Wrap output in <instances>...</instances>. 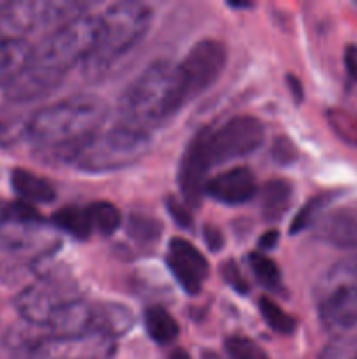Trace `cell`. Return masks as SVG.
Wrapping results in <instances>:
<instances>
[{
	"mask_svg": "<svg viewBox=\"0 0 357 359\" xmlns=\"http://www.w3.org/2000/svg\"><path fill=\"white\" fill-rule=\"evenodd\" d=\"M108 107L97 95H74L31 114L27 139L41 156L65 161L74 149L104 128Z\"/></svg>",
	"mask_w": 357,
	"mask_h": 359,
	"instance_id": "1",
	"label": "cell"
},
{
	"mask_svg": "<svg viewBox=\"0 0 357 359\" xmlns=\"http://www.w3.org/2000/svg\"><path fill=\"white\" fill-rule=\"evenodd\" d=\"M188 102L178 63L156 60L147 65L122 91L118 123L153 135Z\"/></svg>",
	"mask_w": 357,
	"mask_h": 359,
	"instance_id": "2",
	"label": "cell"
},
{
	"mask_svg": "<svg viewBox=\"0 0 357 359\" xmlns=\"http://www.w3.org/2000/svg\"><path fill=\"white\" fill-rule=\"evenodd\" d=\"M100 34L93 53L83 63L88 76L107 72L142 42L150 28L153 9L142 2H115L100 14Z\"/></svg>",
	"mask_w": 357,
	"mask_h": 359,
	"instance_id": "3",
	"label": "cell"
},
{
	"mask_svg": "<svg viewBox=\"0 0 357 359\" xmlns=\"http://www.w3.org/2000/svg\"><path fill=\"white\" fill-rule=\"evenodd\" d=\"M100 34V18L83 14L55 28L37 48L28 67L62 83L72 67L84 63L93 53Z\"/></svg>",
	"mask_w": 357,
	"mask_h": 359,
	"instance_id": "4",
	"label": "cell"
},
{
	"mask_svg": "<svg viewBox=\"0 0 357 359\" xmlns=\"http://www.w3.org/2000/svg\"><path fill=\"white\" fill-rule=\"evenodd\" d=\"M150 135L115 121L74 149L63 163L88 174H107L136 163L149 149Z\"/></svg>",
	"mask_w": 357,
	"mask_h": 359,
	"instance_id": "5",
	"label": "cell"
},
{
	"mask_svg": "<svg viewBox=\"0 0 357 359\" xmlns=\"http://www.w3.org/2000/svg\"><path fill=\"white\" fill-rule=\"evenodd\" d=\"M317 312L329 333L357 326V256L336 262L317 284Z\"/></svg>",
	"mask_w": 357,
	"mask_h": 359,
	"instance_id": "6",
	"label": "cell"
},
{
	"mask_svg": "<svg viewBox=\"0 0 357 359\" xmlns=\"http://www.w3.org/2000/svg\"><path fill=\"white\" fill-rule=\"evenodd\" d=\"M34 269L38 279L20 291L14 305L23 323L46 328L56 309L76 298V294L69 280L59 279L52 272V266L48 265L46 256L35 262Z\"/></svg>",
	"mask_w": 357,
	"mask_h": 359,
	"instance_id": "7",
	"label": "cell"
},
{
	"mask_svg": "<svg viewBox=\"0 0 357 359\" xmlns=\"http://www.w3.org/2000/svg\"><path fill=\"white\" fill-rule=\"evenodd\" d=\"M55 235L42 223L34 205L24 202L7 203L0 210V248L10 252L37 251L51 255Z\"/></svg>",
	"mask_w": 357,
	"mask_h": 359,
	"instance_id": "8",
	"label": "cell"
},
{
	"mask_svg": "<svg viewBox=\"0 0 357 359\" xmlns=\"http://www.w3.org/2000/svg\"><path fill=\"white\" fill-rule=\"evenodd\" d=\"M265 126L252 116H237L227 119L219 128H209L206 146L212 167L251 156L262 146Z\"/></svg>",
	"mask_w": 357,
	"mask_h": 359,
	"instance_id": "9",
	"label": "cell"
},
{
	"mask_svg": "<svg viewBox=\"0 0 357 359\" xmlns=\"http://www.w3.org/2000/svg\"><path fill=\"white\" fill-rule=\"evenodd\" d=\"M227 62V49L217 39H202L184 56L178 69L184 81L188 102L200 97L217 83Z\"/></svg>",
	"mask_w": 357,
	"mask_h": 359,
	"instance_id": "10",
	"label": "cell"
},
{
	"mask_svg": "<svg viewBox=\"0 0 357 359\" xmlns=\"http://www.w3.org/2000/svg\"><path fill=\"white\" fill-rule=\"evenodd\" d=\"M206 133L209 128H202L195 133L182 154L178 167V186L188 205H196L205 195L209 172L214 168L209 156Z\"/></svg>",
	"mask_w": 357,
	"mask_h": 359,
	"instance_id": "11",
	"label": "cell"
},
{
	"mask_svg": "<svg viewBox=\"0 0 357 359\" xmlns=\"http://www.w3.org/2000/svg\"><path fill=\"white\" fill-rule=\"evenodd\" d=\"M167 265L178 286L189 294H198L209 277V262L186 238H172L168 244Z\"/></svg>",
	"mask_w": 357,
	"mask_h": 359,
	"instance_id": "12",
	"label": "cell"
},
{
	"mask_svg": "<svg viewBox=\"0 0 357 359\" xmlns=\"http://www.w3.org/2000/svg\"><path fill=\"white\" fill-rule=\"evenodd\" d=\"M93 302H86L76 297L56 309L46 330L52 339L77 340L97 337L93 332Z\"/></svg>",
	"mask_w": 357,
	"mask_h": 359,
	"instance_id": "13",
	"label": "cell"
},
{
	"mask_svg": "<svg viewBox=\"0 0 357 359\" xmlns=\"http://www.w3.org/2000/svg\"><path fill=\"white\" fill-rule=\"evenodd\" d=\"M44 27H48L46 2H41V0L6 2L0 9V41L2 39L27 41L24 39L27 35Z\"/></svg>",
	"mask_w": 357,
	"mask_h": 359,
	"instance_id": "14",
	"label": "cell"
},
{
	"mask_svg": "<svg viewBox=\"0 0 357 359\" xmlns=\"http://www.w3.org/2000/svg\"><path fill=\"white\" fill-rule=\"evenodd\" d=\"M258 193L254 174L245 167H234L209 179L205 195L224 205H241L252 200Z\"/></svg>",
	"mask_w": 357,
	"mask_h": 359,
	"instance_id": "15",
	"label": "cell"
},
{
	"mask_svg": "<svg viewBox=\"0 0 357 359\" xmlns=\"http://www.w3.org/2000/svg\"><path fill=\"white\" fill-rule=\"evenodd\" d=\"M318 238L338 249L357 251V203L324 212L315 224Z\"/></svg>",
	"mask_w": 357,
	"mask_h": 359,
	"instance_id": "16",
	"label": "cell"
},
{
	"mask_svg": "<svg viewBox=\"0 0 357 359\" xmlns=\"http://www.w3.org/2000/svg\"><path fill=\"white\" fill-rule=\"evenodd\" d=\"M135 325L132 309L118 302H97L93 316V332L100 339L111 340L126 335Z\"/></svg>",
	"mask_w": 357,
	"mask_h": 359,
	"instance_id": "17",
	"label": "cell"
},
{
	"mask_svg": "<svg viewBox=\"0 0 357 359\" xmlns=\"http://www.w3.org/2000/svg\"><path fill=\"white\" fill-rule=\"evenodd\" d=\"M34 48L27 41L2 39L0 41V88H7L28 67Z\"/></svg>",
	"mask_w": 357,
	"mask_h": 359,
	"instance_id": "18",
	"label": "cell"
},
{
	"mask_svg": "<svg viewBox=\"0 0 357 359\" xmlns=\"http://www.w3.org/2000/svg\"><path fill=\"white\" fill-rule=\"evenodd\" d=\"M10 184L21 202L24 203H51L56 198V189L52 188L48 179L34 174V172L16 168L10 174Z\"/></svg>",
	"mask_w": 357,
	"mask_h": 359,
	"instance_id": "19",
	"label": "cell"
},
{
	"mask_svg": "<svg viewBox=\"0 0 357 359\" xmlns=\"http://www.w3.org/2000/svg\"><path fill=\"white\" fill-rule=\"evenodd\" d=\"M293 202V188L287 181L272 179L261 189V210L262 217L268 223H276L289 210Z\"/></svg>",
	"mask_w": 357,
	"mask_h": 359,
	"instance_id": "20",
	"label": "cell"
},
{
	"mask_svg": "<svg viewBox=\"0 0 357 359\" xmlns=\"http://www.w3.org/2000/svg\"><path fill=\"white\" fill-rule=\"evenodd\" d=\"M144 326H146L147 335L150 340H154L160 346H168L177 340L178 332V323L175 321L174 316L167 311V309L154 305V307L146 309L144 312Z\"/></svg>",
	"mask_w": 357,
	"mask_h": 359,
	"instance_id": "21",
	"label": "cell"
},
{
	"mask_svg": "<svg viewBox=\"0 0 357 359\" xmlns=\"http://www.w3.org/2000/svg\"><path fill=\"white\" fill-rule=\"evenodd\" d=\"M27 105L9 102L4 109H0V144L10 146L20 139H27L28 123L34 112L27 114Z\"/></svg>",
	"mask_w": 357,
	"mask_h": 359,
	"instance_id": "22",
	"label": "cell"
},
{
	"mask_svg": "<svg viewBox=\"0 0 357 359\" xmlns=\"http://www.w3.org/2000/svg\"><path fill=\"white\" fill-rule=\"evenodd\" d=\"M52 226H55L56 230L65 231L66 235L77 238V241H86V238H90L91 233H93V226H91L88 207H63V209H59L58 212L52 216Z\"/></svg>",
	"mask_w": 357,
	"mask_h": 359,
	"instance_id": "23",
	"label": "cell"
},
{
	"mask_svg": "<svg viewBox=\"0 0 357 359\" xmlns=\"http://www.w3.org/2000/svg\"><path fill=\"white\" fill-rule=\"evenodd\" d=\"M88 212H90L93 231L104 235V237H111L121 226V212L111 202L100 200V202L90 203L88 205Z\"/></svg>",
	"mask_w": 357,
	"mask_h": 359,
	"instance_id": "24",
	"label": "cell"
},
{
	"mask_svg": "<svg viewBox=\"0 0 357 359\" xmlns=\"http://www.w3.org/2000/svg\"><path fill=\"white\" fill-rule=\"evenodd\" d=\"M248 263H251L254 277L266 287V290H282V273H280L279 265H276L270 256H266L265 252H252V255L248 256Z\"/></svg>",
	"mask_w": 357,
	"mask_h": 359,
	"instance_id": "25",
	"label": "cell"
},
{
	"mask_svg": "<svg viewBox=\"0 0 357 359\" xmlns=\"http://www.w3.org/2000/svg\"><path fill=\"white\" fill-rule=\"evenodd\" d=\"M332 196L331 195H317L314 198L308 200L303 207L300 209V212L294 216L293 223H290L289 233L296 235L300 231H303L304 228H310L317 224V221L324 216V210L328 209L329 203H331Z\"/></svg>",
	"mask_w": 357,
	"mask_h": 359,
	"instance_id": "26",
	"label": "cell"
},
{
	"mask_svg": "<svg viewBox=\"0 0 357 359\" xmlns=\"http://www.w3.org/2000/svg\"><path fill=\"white\" fill-rule=\"evenodd\" d=\"M259 311H261V316L273 332L280 333V335H290L296 330V319L290 314H287L272 298L262 297L259 300Z\"/></svg>",
	"mask_w": 357,
	"mask_h": 359,
	"instance_id": "27",
	"label": "cell"
},
{
	"mask_svg": "<svg viewBox=\"0 0 357 359\" xmlns=\"http://www.w3.org/2000/svg\"><path fill=\"white\" fill-rule=\"evenodd\" d=\"M328 123L343 142L357 146V116L345 109H329Z\"/></svg>",
	"mask_w": 357,
	"mask_h": 359,
	"instance_id": "28",
	"label": "cell"
},
{
	"mask_svg": "<svg viewBox=\"0 0 357 359\" xmlns=\"http://www.w3.org/2000/svg\"><path fill=\"white\" fill-rule=\"evenodd\" d=\"M224 346L231 359H270L254 340L245 337H230Z\"/></svg>",
	"mask_w": 357,
	"mask_h": 359,
	"instance_id": "29",
	"label": "cell"
},
{
	"mask_svg": "<svg viewBox=\"0 0 357 359\" xmlns=\"http://www.w3.org/2000/svg\"><path fill=\"white\" fill-rule=\"evenodd\" d=\"M321 359H357V337H338L322 351Z\"/></svg>",
	"mask_w": 357,
	"mask_h": 359,
	"instance_id": "30",
	"label": "cell"
},
{
	"mask_svg": "<svg viewBox=\"0 0 357 359\" xmlns=\"http://www.w3.org/2000/svg\"><path fill=\"white\" fill-rule=\"evenodd\" d=\"M128 230L135 241L150 242L156 241V238L160 237V224H158L156 221L149 219V217L133 216L132 221H130Z\"/></svg>",
	"mask_w": 357,
	"mask_h": 359,
	"instance_id": "31",
	"label": "cell"
},
{
	"mask_svg": "<svg viewBox=\"0 0 357 359\" xmlns=\"http://www.w3.org/2000/svg\"><path fill=\"white\" fill-rule=\"evenodd\" d=\"M223 277L224 280H226L227 284H230L231 287H233L234 291H238V293H247L248 291V284L247 280L244 279V276H241L240 269H238V265L234 262H226L223 265Z\"/></svg>",
	"mask_w": 357,
	"mask_h": 359,
	"instance_id": "32",
	"label": "cell"
},
{
	"mask_svg": "<svg viewBox=\"0 0 357 359\" xmlns=\"http://www.w3.org/2000/svg\"><path fill=\"white\" fill-rule=\"evenodd\" d=\"M273 158L276 161H280V163H293L298 158V151L289 139L282 137V139H275V144H273Z\"/></svg>",
	"mask_w": 357,
	"mask_h": 359,
	"instance_id": "33",
	"label": "cell"
},
{
	"mask_svg": "<svg viewBox=\"0 0 357 359\" xmlns=\"http://www.w3.org/2000/svg\"><path fill=\"white\" fill-rule=\"evenodd\" d=\"M167 207H168V212H170V216L174 217L175 223H177L178 226H182V228L191 226V223H192L191 214H189V210L186 209V207L182 205L178 200L168 198L167 200Z\"/></svg>",
	"mask_w": 357,
	"mask_h": 359,
	"instance_id": "34",
	"label": "cell"
},
{
	"mask_svg": "<svg viewBox=\"0 0 357 359\" xmlns=\"http://www.w3.org/2000/svg\"><path fill=\"white\" fill-rule=\"evenodd\" d=\"M343 62H345L346 79H349L350 84H356L357 83V44L346 46Z\"/></svg>",
	"mask_w": 357,
	"mask_h": 359,
	"instance_id": "35",
	"label": "cell"
},
{
	"mask_svg": "<svg viewBox=\"0 0 357 359\" xmlns=\"http://www.w3.org/2000/svg\"><path fill=\"white\" fill-rule=\"evenodd\" d=\"M203 238H205L206 248L212 252L220 251V249L224 248L223 233H220L219 228H216L214 224H206V226L203 228Z\"/></svg>",
	"mask_w": 357,
	"mask_h": 359,
	"instance_id": "36",
	"label": "cell"
},
{
	"mask_svg": "<svg viewBox=\"0 0 357 359\" xmlns=\"http://www.w3.org/2000/svg\"><path fill=\"white\" fill-rule=\"evenodd\" d=\"M276 244H279V231L276 230H268L259 238V249H262L265 255L268 251H273L276 248Z\"/></svg>",
	"mask_w": 357,
	"mask_h": 359,
	"instance_id": "37",
	"label": "cell"
},
{
	"mask_svg": "<svg viewBox=\"0 0 357 359\" xmlns=\"http://www.w3.org/2000/svg\"><path fill=\"white\" fill-rule=\"evenodd\" d=\"M287 86H289V91L290 95L294 97V100L296 102H301L303 100V86H301V83L298 81V77L294 76H287Z\"/></svg>",
	"mask_w": 357,
	"mask_h": 359,
	"instance_id": "38",
	"label": "cell"
},
{
	"mask_svg": "<svg viewBox=\"0 0 357 359\" xmlns=\"http://www.w3.org/2000/svg\"><path fill=\"white\" fill-rule=\"evenodd\" d=\"M168 359H192V358L189 356V354L186 353L184 349H175L174 353H170V356H168Z\"/></svg>",
	"mask_w": 357,
	"mask_h": 359,
	"instance_id": "39",
	"label": "cell"
}]
</instances>
